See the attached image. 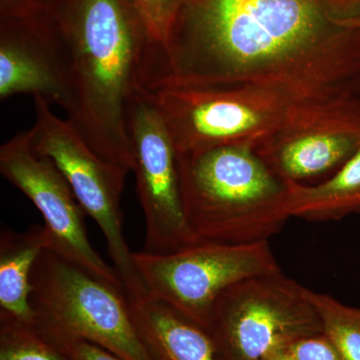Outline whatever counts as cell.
<instances>
[{"instance_id":"6da1fadb","label":"cell","mask_w":360,"mask_h":360,"mask_svg":"<svg viewBox=\"0 0 360 360\" xmlns=\"http://www.w3.org/2000/svg\"><path fill=\"white\" fill-rule=\"evenodd\" d=\"M158 84L360 101V0H184L153 51L148 87Z\"/></svg>"},{"instance_id":"7a4b0ae2","label":"cell","mask_w":360,"mask_h":360,"mask_svg":"<svg viewBox=\"0 0 360 360\" xmlns=\"http://www.w3.org/2000/svg\"><path fill=\"white\" fill-rule=\"evenodd\" d=\"M53 23L75 92L68 120L103 160L134 172L130 110L155 42L130 0H65Z\"/></svg>"},{"instance_id":"3957f363","label":"cell","mask_w":360,"mask_h":360,"mask_svg":"<svg viewBox=\"0 0 360 360\" xmlns=\"http://www.w3.org/2000/svg\"><path fill=\"white\" fill-rule=\"evenodd\" d=\"M187 224L200 241H269L286 220L288 186L250 146L177 153Z\"/></svg>"},{"instance_id":"277c9868","label":"cell","mask_w":360,"mask_h":360,"mask_svg":"<svg viewBox=\"0 0 360 360\" xmlns=\"http://www.w3.org/2000/svg\"><path fill=\"white\" fill-rule=\"evenodd\" d=\"M34 328L52 343L84 340L122 360H155L137 333L129 295L44 250L32 274Z\"/></svg>"},{"instance_id":"5b68a950","label":"cell","mask_w":360,"mask_h":360,"mask_svg":"<svg viewBox=\"0 0 360 360\" xmlns=\"http://www.w3.org/2000/svg\"><path fill=\"white\" fill-rule=\"evenodd\" d=\"M146 96L162 118L176 153L225 146L257 148L311 106L255 89L158 84Z\"/></svg>"},{"instance_id":"8992f818","label":"cell","mask_w":360,"mask_h":360,"mask_svg":"<svg viewBox=\"0 0 360 360\" xmlns=\"http://www.w3.org/2000/svg\"><path fill=\"white\" fill-rule=\"evenodd\" d=\"M305 290L281 270L248 277L225 290L206 329L217 360H264L300 338L323 333Z\"/></svg>"},{"instance_id":"52a82bcc","label":"cell","mask_w":360,"mask_h":360,"mask_svg":"<svg viewBox=\"0 0 360 360\" xmlns=\"http://www.w3.org/2000/svg\"><path fill=\"white\" fill-rule=\"evenodd\" d=\"M35 122L28 130L33 149L56 165L68 182L85 214L105 238L113 267L129 298L148 297L123 231L122 195L129 170L108 162L92 150L68 120H61L51 105L33 97Z\"/></svg>"},{"instance_id":"ba28073f","label":"cell","mask_w":360,"mask_h":360,"mask_svg":"<svg viewBox=\"0 0 360 360\" xmlns=\"http://www.w3.org/2000/svg\"><path fill=\"white\" fill-rule=\"evenodd\" d=\"M134 262L150 297L167 303L205 331L213 305L225 290L250 276L281 271L269 241H200L170 255L134 252Z\"/></svg>"},{"instance_id":"9c48e42d","label":"cell","mask_w":360,"mask_h":360,"mask_svg":"<svg viewBox=\"0 0 360 360\" xmlns=\"http://www.w3.org/2000/svg\"><path fill=\"white\" fill-rule=\"evenodd\" d=\"M129 131L137 194L146 221L142 251L170 255L200 243L184 214L176 149L146 91L130 110Z\"/></svg>"},{"instance_id":"30bf717a","label":"cell","mask_w":360,"mask_h":360,"mask_svg":"<svg viewBox=\"0 0 360 360\" xmlns=\"http://www.w3.org/2000/svg\"><path fill=\"white\" fill-rule=\"evenodd\" d=\"M0 172L41 213L51 236V250L104 283L124 290L115 267L90 243L85 212L70 184L49 158L33 149L28 130L2 144Z\"/></svg>"},{"instance_id":"8fae6325","label":"cell","mask_w":360,"mask_h":360,"mask_svg":"<svg viewBox=\"0 0 360 360\" xmlns=\"http://www.w3.org/2000/svg\"><path fill=\"white\" fill-rule=\"evenodd\" d=\"M360 146V101L307 108L255 148L285 182L302 184L338 169Z\"/></svg>"},{"instance_id":"7c38bea8","label":"cell","mask_w":360,"mask_h":360,"mask_svg":"<svg viewBox=\"0 0 360 360\" xmlns=\"http://www.w3.org/2000/svg\"><path fill=\"white\" fill-rule=\"evenodd\" d=\"M30 94L70 115L75 92L70 65L52 25L18 21L4 25L0 37V99Z\"/></svg>"},{"instance_id":"4fadbf2b","label":"cell","mask_w":360,"mask_h":360,"mask_svg":"<svg viewBox=\"0 0 360 360\" xmlns=\"http://www.w3.org/2000/svg\"><path fill=\"white\" fill-rule=\"evenodd\" d=\"M132 321L155 360H217L210 335L167 303L129 298Z\"/></svg>"},{"instance_id":"5bb4252c","label":"cell","mask_w":360,"mask_h":360,"mask_svg":"<svg viewBox=\"0 0 360 360\" xmlns=\"http://www.w3.org/2000/svg\"><path fill=\"white\" fill-rule=\"evenodd\" d=\"M51 241L44 225L33 224L27 231L2 229L0 233V317L33 326L30 305L32 274L35 262Z\"/></svg>"},{"instance_id":"9a60e30c","label":"cell","mask_w":360,"mask_h":360,"mask_svg":"<svg viewBox=\"0 0 360 360\" xmlns=\"http://www.w3.org/2000/svg\"><path fill=\"white\" fill-rule=\"evenodd\" d=\"M288 184L290 217L326 221L360 212V146L333 176L322 184Z\"/></svg>"},{"instance_id":"2e32d148","label":"cell","mask_w":360,"mask_h":360,"mask_svg":"<svg viewBox=\"0 0 360 360\" xmlns=\"http://www.w3.org/2000/svg\"><path fill=\"white\" fill-rule=\"evenodd\" d=\"M307 295L321 316L323 333L345 360H360V309L347 307L324 293L307 288Z\"/></svg>"},{"instance_id":"e0dca14e","label":"cell","mask_w":360,"mask_h":360,"mask_svg":"<svg viewBox=\"0 0 360 360\" xmlns=\"http://www.w3.org/2000/svg\"><path fill=\"white\" fill-rule=\"evenodd\" d=\"M0 360H71L34 326L0 317Z\"/></svg>"},{"instance_id":"ac0fdd59","label":"cell","mask_w":360,"mask_h":360,"mask_svg":"<svg viewBox=\"0 0 360 360\" xmlns=\"http://www.w3.org/2000/svg\"><path fill=\"white\" fill-rule=\"evenodd\" d=\"M156 45L162 44L184 0H130Z\"/></svg>"},{"instance_id":"d6986e66","label":"cell","mask_w":360,"mask_h":360,"mask_svg":"<svg viewBox=\"0 0 360 360\" xmlns=\"http://www.w3.org/2000/svg\"><path fill=\"white\" fill-rule=\"evenodd\" d=\"M283 350L296 360H345L323 333L300 338Z\"/></svg>"},{"instance_id":"ffe728a7","label":"cell","mask_w":360,"mask_h":360,"mask_svg":"<svg viewBox=\"0 0 360 360\" xmlns=\"http://www.w3.org/2000/svg\"><path fill=\"white\" fill-rule=\"evenodd\" d=\"M53 345L71 360H122L103 347L84 340L58 341Z\"/></svg>"},{"instance_id":"44dd1931","label":"cell","mask_w":360,"mask_h":360,"mask_svg":"<svg viewBox=\"0 0 360 360\" xmlns=\"http://www.w3.org/2000/svg\"><path fill=\"white\" fill-rule=\"evenodd\" d=\"M6 4L7 11L11 13L20 14V18H23L22 14L28 13L30 15L32 9L37 7V1L35 0H2Z\"/></svg>"},{"instance_id":"7402d4cb","label":"cell","mask_w":360,"mask_h":360,"mask_svg":"<svg viewBox=\"0 0 360 360\" xmlns=\"http://www.w3.org/2000/svg\"><path fill=\"white\" fill-rule=\"evenodd\" d=\"M264 360H296L291 357L290 355L286 354L284 350H278V352H272L269 356L265 357Z\"/></svg>"}]
</instances>
